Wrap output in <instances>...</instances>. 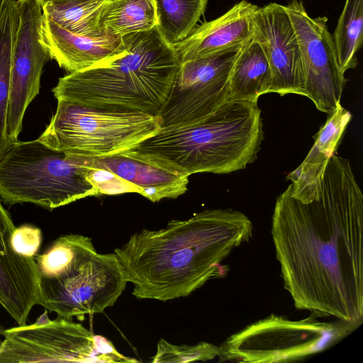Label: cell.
Listing matches in <instances>:
<instances>
[{
    "label": "cell",
    "mask_w": 363,
    "mask_h": 363,
    "mask_svg": "<svg viewBox=\"0 0 363 363\" xmlns=\"http://www.w3.org/2000/svg\"><path fill=\"white\" fill-rule=\"evenodd\" d=\"M313 313L291 320L272 313L230 335L219 346V362H287L301 360L335 345L359 325L318 320Z\"/></svg>",
    "instance_id": "ba28073f"
},
{
    "label": "cell",
    "mask_w": 363,
    "mask_h": 363,
    "mask_svg": "<svg viewBox=\"0 0 363 363\" xmlns=\"http://www.w3.org/2000/svg\"><path fill=\"white\" fill-rule=\"evenodd\" d=\"M0 363L100 362L95 335L65 318L50 320L47 311L30 325L4 330Z\"/></svg>",
    "instance_id": "30bf717a"
},
{
    "label": "cell",
    "mask_w": 363,
    "mask_h": 363,
    "mask_svg": "<svg viewBox=\"0 0 363 363\" xmlns=\"http://www.w3.org/2000/svg\"><path fill=\"white\" fill-rule=\"evenodd\" d=\"M76 162L106 169L136 187L152 202L175 199L187 189L189 176L155 163L127 150L104 157L69 155Z\"/></svg>",
    "instance_id": "9a60e30c"
},
{
    "label": "cell",
    "mask_w": 363,
    "mask_h": 363,
    "mask_svg": "<svg viewBox=\"0 0 363 363\" xmlns=\"http://www.w3.org/2000/svg\"><path fill=\"white\" fill-rule=\"evenodd\" d=\"M105 34L123 37L157 26L154 0H108L99 16Z\"/></svg>",
    "instance_id": "ffe728a7"
},
{
    "label": "cell",
    "mask_w": 363,
    "mask_h": 363,
    "mask_svg": "<svg viewBox=\"0 0 363 363\" xmlns=\"http://www.w3.org/2000/svg\"><path fill=\"white\" fill-rule=\"evenodd\" d=\"M38 305L58 317L83 320L113 306L128 283L115 253L97 252L91 238L64 235L34 257Z\"/></svg>",
    "instance_id": "5b68a950"
},
{
    "label": "cell",
    "mask_w": 363,
    "mask_h": 363,
    "mask_svg": "<svg viewBox=\"0 0 363 363\" xmlns=\"http://www.w3.org/2000/svg\"><path fill=\"white\" fill-rule=\"evenodd\" d=\"M96 350L100 362H138L137 359L126 357L119 353L113 343L106 338L95 335Z\"/></svg>",
    "instance_id": "83f0119b"
},
{
    "label": "cell",
    "mask_w": 363,
    "mask_h": 363,
    "mask_svg": "<svg viewBox=\"0 0 363 363\" xmlns=\"http://www.w3.org/2000/svg\"><path fill=\"white\" fill-rule=\"evenodd\" d=\"M179 65L174 47L155 27L121 37L108 57L60 78L52 91L57 100L157 115Z\"/></svg>",
    "instance_id": "3957f363"
},
{
    "label": "cell",
    "mask_w": 363,
    "mask_h": 363,
    "mask_svg": "<svg viewBox=\"0 0 363 363\" xmlns=\"http://www.w3.org/2000/svg\"><path fill=\"white\" fill-rule=\"evenodd\" d=\"M238 49L180 63L157 114L161 128L198 122L229 101V76Z\"/></svg>",
    "instance_id": "9c48e42d"
},
{
    "label": "cell",
    "mask_w": 363,
    "mask_h": 363,
    "mask_svg": "<svg viewBox=\"0 0 363 363\" xmlns=\"http://www.w3.org/2000/svg\"><path fill=\"white\" fill-rule=\"evenodd\" d=\"M16 229L0 201V306L21 325L38 304L39 278L35 258L18 253L13 246Z\"/></svg>",
    "instance_id": "5bb4252c"
},
{
    "label": "cell",
    "mask_w": 363,
    "mask_h": 363,
    "mask_svg": "<svg viewBox=\"0 0 363 363\" xmlns=\"http://www.w3.org/2000/svg\"><path fill=\"white\" fill-rule=\"evenodd\" d=\"M219 355V346L202 341L193 345H174L160 339L157 345L152 363H186L207 361Z\"/></svg>",
    "instance_id": "d4e9b609"
},
{
    "label": "cell",
    "mask_w": 363,
    "mask_h": 363,
    "mask_svg": "<svg viewBox=\"0 0 363 363\" xmlns=\"http://www.w3.org/2000/svg\"><path fill=\"white\" fill-rule=\"evenodd\" d=\"M252 233L253 224L243 213L206 209L157 230L143 229L114 253L135 298L167 301L225 277L229 268L223 261Z\"/></svg>",
    "instance_id": "7a4b0ae2"
},
{
    "label": "cell",
    "mask_w": 363,
    "mask_h": 363,
    "mask_svg": "<svg viewBox=\"0 0 363 363\" xmlns=\"http://www.w3.org/2000/svg\"><path fill=\"white\" fill-rule=\"evenodd\" d=\"M258 8L242 0L217 18L197 26L186 39L172 45L179 62L239 48L252 37Z\"/></svg>",
    "instance_id": "2e32d148"
},
{
    "label": "cell",
    "mask_w": 363,
    "mask_h": 363,
    "mask_svg": "<svg viewBox=\"0 0 363 363\" xmlns=\"http://www.w3.org/2000/svg\"><path fill=\"white\" fill-rule=\"evenodd\" d=\"M342 73L357 65L356 55L363 41V0H346L333 35Z\"/></svg>",
    "instance_id": "cb8c5ba5"
},
{
    "label": "cell",
    "mask_w": 363,
    "mask_h": 363,
    "mask_svg": "<svg viewBox=\"0 0 363 363\" xmlns=\"http://www.w3.org/2000/svg\"><path fill=\"white\" fill-rule=\"evenodd\" d=\"M271 82L268 60L252 37L236 52L229 76V100L257 101L269 93Z\"/></svg>",
    "instance_id": "d6986e66"
},
{
    "label": "cell",
    "mask_w": 363,
    "mask_h": 363,
    "mask_svg": "<svg viewBox=\"0 0 363 363\" xmlns=\"http://www.w3.org/2000/svg\"><path fill=\"white\" fill-rule=\"evenodd\" d=\"M19 21L17 0L0 4V158L11 145L6 137L12 52Z\"/></svg>",
    "instance_id": "44dd1931"
},
{
    "label": "cell",
    "mask_w": 363,
    "mask_h": 363,
    "mask_svg": "<svg viewBox=\"0 0 363 363\" xmlns=\"http://www.w3.org/2000/svg\"><path fill=\"white\" fill-rule=\"evenodd\" d=\"M157 28L173 45L186 39L196 28L208 0H154Z\"/></svg>",
    "instance_id": "7402d4cb"
},
{
    "label": "cell",
    "mask_w": 363,
    "mask_h": 363,
    "mask_svg": "<svg viewBox=\"0 0 363 363\" xmlns=\"http://www.w3.org/2000/svg\"><path fill=\"white\" fill-rule=\"evenodd\" d=\"M252 38L268 60L272 82L269 93L305 96L301 52L285 6L270 3L257 10Z\"/></svg>",
    "instance_id": "4fadbf2b"
},
{
    "label": "cell",
    "mask_w": 363,
    "mask_h": 363,
    "mask_svg": "<svg viewBox=\"0 0 363 363\" xmlns=\"http://www.w3.org/2000/svg\"><path fill=\"white\" fill-rule=\"evenodd\" d=\"M4 330V328L0 325V336L2 335Z\"/></svg>",
    "instance_id": "f546056e"
},
{
    "label": "cell",
    "mask_w": 363,
    "mask_h": 363,
    "mask_svg": "<svg viewBox=\"0 0 363 363\" xmlns=\"http://www.w3.org/2000/svg\"><path fill=\"white\" fill-rule=\"evenodd\" d=\"M41 6L45 4H57V3H63L67 1H70L73 0H38Z\"/></svg>",
    "instance_id": "f1b7e54d"
},
{
    "label": "cell",
    "mask_w": 363,
    "mask_h": 363,
    "mask_svg": "<svg viewBox=\"0 0 363 363\" xmlns=\"http://www.w3.org/2000/svg\"><path fill=\"white\" fill-rule=\"evenodd\" d=\"M285 8L301 52L305 96L317 109L330 114L340 104L347 79L340 69L328 18L309 16L301 0H291Z\"/></svg>",
    "instance_id": "8fae6325"
},
{
    "label": "cell",
    "mask_w": 363,
    "mask_h": 363,
    "mask_svg": "<svg viewBox=\"0 0 363 363\" xmlns=\"http://www.w3.org/2000/svg\"><path fill=\"white\" fill-rule=\"evenodd\" d=\"M41 241V230L30 225H23L16 228L12 238L15 250L29 257H34L37 255Z\"/></svg>",
    "instance_id": "4316f807"
},
{
    "label": "cell",
    "mask_w": 363,
    "mask_h": 363,
    "mask_svg": "<svg viewBox=\"0 0 363 363\" xmlns=\"http://www.w3.org/2000/svg\"><path fill=\"white\" fill-rule=\"evenodd\" d=\"M351 119V113L341 104L328 114L305 160L287 175L286 178L292 182L288 186L292 196L303 202L319 196L326 167L335 153Z\"/></svg>",
    "instance_id": "e0dca14e"
},
{
    "label": "cell",
    "mask_w": 363,
    "mask_h": 363,
    "mask_svg": "<svg viewBox=\"0 0 363 363\" xmlns=\"http://www.w3.org/2000/svg\"><path fill=\"white\" fill-rule=\"evenodd\" d=\"M271 234L284 289L297 309L359 325L363 320V194L350 161L335 153L319 196L289 187L276 200Z\"/></svg>",
    "instance_id": "6da1fadb"
},
{
    "label": "cell",
    "mask_w": 363,
    "mask_h": 363,
    "mask_svg": "<svg viewBox=\"0 0 363 363\" xmlns=\"http://www.w3.org/2000/svg\"><path fill=\"white\" fill-rule=\"evenodd\" d=\"M17 4L19 21L12 52L6 118L11 145L18 140L25 112L39 94L43 69L50 59L40 41V4L38 0H18Z\"/></svg>",
    "instance_id": "7c38bea8"
},
{
    "label": "cell",
    "mask_w": 363,
    "mask_h": 363,
    "mask_svg": "<svg viewBox=\"0 0 363 363\" xmlns=\"http://www.w3.org/2000/svg\"><path fill=\"white\" fill-rule=\"evenodd\" d=\"M1 1H2V0H0V4H1Z\"/></svg>",
    "instance_id": "4dcf8cb0"
},
{
    "label": "cell",
    "mask_w": 363,
    "mask_h": 363,
    "mask_svg": "<svg viewBox=\"0 0 363 363\" xmlns=\"http://www.w3.org/2000/svg\"><path fill=\"white\" fill-rule=\"evenodd\" d=\"M160 129L157 115L57 100L38 140L67 155L104 157L130 150Z\"/></svg>",
    "instance_id": "52a82bcc"
},
{
    "label": "cell",
    "mask_w": 363,
    "mask_h": 363,
    "mask_svg": "<svg viewBox=\"0 0 363 363\" xmlns=\"http://www.w3.org/2000/svg\"><path fill=\"white\" fill-rule=\"evenodd\" d=\"M108 0H73L45 4L43 13L65 29L78 35H104L99 26V16Z\"/></svg>",
    "instance_id": "603a6c76"
},
{
    "label": "cell",
    "mask_w": 363,
    "mask_h": 363,
    "mask_svg": "<svg viewBox=\"0 0 363 363\" xmlns=\"http://www.w3.org/2000/svg\"><path fill=\"white\" fill-rule=\"evenodd\" d=\"M87 167L88 179L97 189L99 195H113L129 192L139 193L136 187L119 179L106 169Z\"/></svg>",
    "instance_id": "484cf974"
},
{
    "label": "cell",
    "mask_w": 363,
    "mask_h": 363,
    "mask_svg": "<svg viewBox=\"0 0 363 363\" xmlns=\"http://www.w3.org/2000/svg\"><path fill=\"white\" fill-rule=\"evenodd\" d=\"M87 171L38 139L18 140L0 158V197L9 205L30 203L53 209L98 196Z\"/></svg>",
    "instance_id": "8992f818"
},
{
    "label": "cell",
    "mask_w": 363,
    "mask_h": 363,
    "mask_svg": "<svg viewBox=\"0 0 363 363\" xmlns=\"http://www.w3.org/2000/svg\"><path fill=\"white\" fill-rule=\"evenodd\" d=\"M121 40V37L108 34L86 36L73 33L43 13L40 41L50 58L69 73L88 68L106 58Z\"/></svg>",
    "instance_id": "ac0fdd59"
},
{
    "label": "cell",
    "mask_w": 363,
    "mask_h": 363,
    "mask_svg": "<svg viewBox=\"0 0 363 363\" xmlns=\"http://www.w3.org/2000/svg\"><path fill=\"white\" fill-rule=\"evenodd\" d=\"M262 128L257 101L229 100L203 119L161 128L128 151L187 176L228 174L255 160Z\"/></svg>",
    "instance_id": "277c9868"
}]
</instances>
